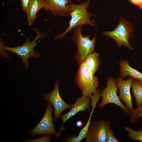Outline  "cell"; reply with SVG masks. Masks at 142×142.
<instances>
[{
  "instance_id": "22",
  "label": "cell",
  "mask_w": 142,
  "mask_h": 142,
  "mask_svg": "<svg viewBox=\"0 0 142 142\" xmlns=\"http://www.w3.org/2000/svg\"><path fill=\"white\" fill-rule=\"evenodd\" d=\"M50 135L45 134L42 137L35 139L27 140L24 142H50Z\"/></svg>"
},
{
  "instance_id": "13",
  "label": "cell",
  "mask_w": 142,
  "mask_h": 142,
  "mask_svg": "<svg viewBox=\"0 0 142 142\" xmlns=\"http://www.w3.org/2000/svg\"><path fill=\"white\" fill-rule=\"evenodd\" d=\"M119 64L120 77L125 78L127 76H129L134 79L142 80V73L131 67L127 60L121 59Z\"/></svg>"
},
{
  "instance_id": "26",
  "label": "cell",
  "mask_w": 142,
  "mask_h": 142,
  "mask_svg": "<svg viewBox=\"0 0 142 142\" xmlns=\"http://www.w3.org/2000/svg\"><path fill=\"white\" fill-rule=\"evenodd\" d=\"M139 8L142 10V6L139 7Z\"/></svg>"
},
{
  "instance_id": "17",
  "label": "cell",
  "mask_w": 142,
  "mask_h": 142,
  "mask_svg": "<svg viewBox=\"0 0 142 142\" xmlns=\"http://www.w3.org/2000/svg\"><path fill=\"white\" fill-rule=\"evenodd\" d=\"M84 61L88 68L94 74L98 70L100 65L99 54L94 52L86 57Z\"/></svg>"
},
{
  "instance_id": "16",
  "label": "cell",
  "mask_w": 142,
  "mask_h": 142,
  "mask_svg": "<svg viewBox=\"0 0 142 142\" xmlns=\"http://www.w3.org/2000/svg\"><path fill=\"white\" fill-rule=\"evenodd\" d=\"M95 106H92V109L91 112L88 120L85 126L81 129L78 135L76 136L75 135L69 136L68 138L65 140L67 142H80L83 139L86 138L88 131L89 128L91 124V119L93 113Z\"/></svg>"
},
{
  "instance_id": "6",
  "label": "cell",
  "mask_w": 142,
  "mask_h": 142,
  "mask_svg": "<svg viewBox=\"0 0 142 142\" xmlns=\"http://www.w3.org/2000/svg\"><path fill=\"white\" fill-rule=\"evenodd\" d=\"M106 86L101 92L102 101L98 106L102 109L106 105L112 103L120 107L126 113L130 111L126 106L124 105L120 101L117 94L118 88L115 79L112 77L107 78Z\"/></svg>"
},
{
  "instance_id": "3",
  "label": "cell",
  "mask_w": 142,
  "mask_h": 142,
  "mask_svg": "<svg viewBox=\"0 0 142 142\" xmlns=\"http://www.w3.org/2000/svg\"><path fill=\"white\" fill-rule=\"evenodd\" d=\"M82 27V25H80L74 28L72 37V40L77 45V51L75 59L79 65L87 56L94 52L97 37L96 34L91 40L90 39V36L83 37L81 33Z\"/></svg>"
},
{
  "instance_id": "4",
  "label": "cell",
  "mask_w": 142,
  "mask_h": 142,
  "mask_svg": "<svg viewBox=\"0 0 142 142\" xmlns=\"http://www.w3.org/2000/svg\"><path fill=\"white\" fill-rule=\"evenodd\" d=\"M33 29L36 32L37 35L32 41H30L28 38L26 37V41L21 46L14 47H5L6 50L17 54L21 58L24 67L27 69L29 68V58L30 57L37 58L40 56V54L35 51L34 48L37 46V41L44 36L37 28L34 27Z\"/></svg>"
},
{
  "instance_id": "25",
  "label": "cell",
  "mask_w": 142,
  "mask_h": 142,
  "mask_svg": "<svg viewBox=\"0 0 142 142\" xmlns=\"http://www.w3.org/2000/svg\"><path fill=\"white\" fill-rule=\"evenodd\" d=\"M83 123L81 120L77 121L76 123V125L78 127H80L83 125Z\"/></svg>"
},
{
  "instance_id": "18",
  "label": "cell",
  "mask_w": 142,
  "mask_h": 142,
  "mask_svg": "<svg viewBox=\"0 0 142 142\" xmlns=\"http://www.w3.org/2000/svg\"><path fill=\"white\" fill-rule=\"evenodd\" d=\"M125 130L128 133L129 138L131 140L142 141V127L138 130H134L131 128L126 126Z\"/></svg>"
},
{
  "instance_id": "10",
  "label": "cell",
  "mask_w": 142,
  "mask_h": 142,
  "mask_svg": "<svg viewBox=\"0 0 142 142\" xmlns=\"http://www.w3.org/2000/svg\"><path fill=\"white\" fill-rule=\"evenodd\" d=\"M46 12H50L55 16H67L70 15V11L67 5L72 3V0H43Z\"/></svg>"
},
{
  "instance_id": "5",
  "label": "cell",
  "mask_w": 142,
  "mask_h": 142,
  "mask_svg": "<svg viewBox=\"0 0 142 142\" xmlns=\"http://www.w3.org/2000/svg\"><path fill=\"white\" fill-rule=\"evenodd\" d=\"M133 28L132 24L123 17L121 18L118 26L113 31H105L101 34L113 38L118 47L124 46L131 50L134 48L129 43V39L133 36Z\"/></svg>"
},
{
  "instance_id": "9",
  "label": "cell",
  "mask_w": 142,
  "mask_h": 142,
  "mask_svg": "<svg viewBox=\"0 0 142 142\" xmlns=\"http://www.w3.org/2000/svg\"><path fill=\"white\" fill-rule=\"evenodd\" d=\"M59 81L56 80L54 83V88L52 92L47 94L43 95V99L50 102L54 107V115L53 120L58 121L61 114L66 109H70L72 105L66 103L61 98L59 94Z\"/></svg>"
},
{
  "instance_id": "21",
  "label": "cell",
  "mask_w": 142,
  "mask_h": 142,
  "mask_svg": "<svg viewBox=\"0 0 142 142\" xmlns=\"http://www.w3.org/2000/svg\"><path fill=\"white\" fill-rule=\"evenodd\" d=\"M120 141L115 137L113 131L111 128L108 131L106 134V142H119Z\"/></svg>"
},
{
  "instance_id": "27",
  "label": "cell",
  "mask_w": 142,
  "mask_h": 142,
  "mask_svg": "<svg viewBox=\"0 0 142 142\" xmlns=\"http://www.w3.org/2000/svg\"><path fill=\"white\" fill-rule=\"evenodd\" d=\"M77 2H79L81 0H76Z\"/></svg>"
},
{
  "instance_id": "20",
  "label": "cell",
  "mask_w": 142,
  "mask_h": 142,
  "mask_svg": "<svg viewBox=\"0 0 142 142\" xmlns=\"http://www.w3.org/2000/svg\"><path fill=\"white\" fill-rule=\"evenodd\" d=\"M5 44L3 41V38L0 37V56L6 58H10L8 53L5 49Z\"/></svg>"
},
{
  "instance_id": "23",
  "label": "cell",
  "mask_w": 142,
  "mask_h": 142,
  "mask_svg": "<svg viewBox=\"0 0 142 142\" xmlns=\"http://www.w3.org/2000/svg\"><path fill=\"white\" fill-rule=\"evenodd\" d=\"M31 0H20L23 11L26 12Z\"/></svg>"
},
{
  "instance_id": "2",
  "label": "cell",
  "mask_w": 142,
  "mask_h": 142,
  "mask_svg": "<svg viewBox=\"0 0 142 142\" xmlns=\"http://www.w3.org/2000/svg\"><path fill=\"white\" fill-rule=\"evenodd\" d=\"M75 77V83L84 97L90 98L98 89V79L86 66L84 60L79 65Z\"/></svg>"
},
{
  "instance_id": "14",
  "label": "cell",
  "mask_w": 142,
  "mask_h": 142,
  "mask_svg": "<svg viewBox=\"0 0 142 142\" xmlns=\"http://www.w3.org/2000/svg\"><path fill=\"white\" fill-rule=\"evenodd\" d=\"M44 7L43 0H31L26 12L28 25L30 26L34 23L38 12Z\"/></svg>"
},
{
  "instance_id": "19",
  "label": "cell",
  "mask_w": 142,
  "mask_h": 142,
  "mask_svg": "<svg viewBox=\"0 0 142 142\" xmlns=\"http://www.w3.org/2000/svg\"><path fill=\"white\" fill-rule=\"evenodd\" d=\"M128 114L130 117L131 123L134 124L136 122L142 117V104L139 107L130 111Z\"/></svg>"
},
{
  "instance_id": "15",
  "label": "cell",
  "mask_w": 142,
  "mask_h": 142,
  "mask_svg": "<svg viewBox=\"0 0 142 142\" xmlns=\"http://www.w3.org/2000/svg\"><path fill=\"white\" fill-rule=\"evenodd\" d=\"M131 88L136 104V108L142 104V80L134 79Z\"/></svg>"
},
{
  "instance_id": "7",
  "label": "cell",
  "mask_w": 142,
  "mask_h": 142,
  "mask_svg": "<svg viewBox=\"0 0 142 142\" xmlns=\"http://www.w3.org/2000/svg\"><path fill=\"white\" fill-rule=\"evenodd\" d=\"M53 106L48 102L45 114L38 124L28 133L34 136L40 134H47L55 136L57 138L59 136L54 127L52 118Z\"/></svg>"
},
{
  "instance_id": "12",
  "label": "cell",
  "mask_w": 142,
  "mask_h": 142,
  "mask_svg": "<svg viewBox=\"0 0 142 142\" xmlns=\"http://www.w3.org/2000/svg\"><path fill=\"white\" fill-rule=\"evenodd\" d=\"M90 98L82 96L76 100L75 103L72 104L70 110L67 113L60 115V118L63 121L62 125L58 132L59 135L61 131L63 129V125L65 122L70 118L81 111H85L89 107Z\"/></svg>"
},
{
  "instance_id": "28",
  "label": "cell",
  "mask_w": 142,
  "mask_h": 142,
  "mask_svg": "<svg viewBox=\"0 0 142 142\" xmlns=\"http://www.w3.org/2000/svg\"><path fill=\"white\" fill-rule=\"evenodd\" d=\"M141 125L142 126V122L141 123Z\"/></svg>"
},
{
  "instance_id": "8",
  "label": "cell",
  "mask_w": 142,
  "mask_h": 142,
  "mask_svg": "<svg viewBox=\"0 0 142 142\" xmlns=\"http://www.w3.org/2000/svg\"><path fill=\"white\" fill-rule=\"evenodd\" d=\"M110 128L109 120H94L89 128L85 142H106L107 133Z\"/></svg>"
},
{
  "instance_id": "24",
  "label": "cell",
  "mask_w": 142,
  "mask_h": 142,
  "mask_svg": "<svg viewBox=\"0 0 142 142\" xmlns=\"http://www.w3.org/2000/svg\"><path fill=\"white\" fill-rule=\"evenodd\" d=\"M130 4L138 7L142 6V0H127Z\"/></svg>"
},
{
  "instance_id": "29",
  "label": "cell",
  "mask_w": 142,
  "mask_h": 142,
  "mask_svg": "<svg viewBox=\"0 0 142 142\" xmlns=\"http://www.w3.org/2000/svg\"><path fill=\"white\" fill-rule=\"evenodd\" d=\"M9 0L11 1V0Z\"/></svg>"
},
{
  "instance_id": "1",
  "label": "cell",
  "mask_w": 142,
  "mask_h": 142,
  "mask_svg": "<svg viewBox=\"0 0 142 142\" xmlns=\"http://www.w3.org/2000/svg\"><path fill=\"white\" fill-rule=\"evenodd\" d=\"M90 2V0H87L78 4L72 3L67 5L70 10V15L71 16L69 23V26L64 32L55 37L54 38V39H63L67 34L79 25L89 24L93 27L96 26V24L94 20L90 19V18L93 16V14L87 11Z\"/></svg>"
},
{
  "instance_id": "11",
  "label": "cell",
  "mask_w": 142,
  "mask_h": 142,
  "mask_svg": "<svg viewBox=\"0 0 142 142\" xmlns=\"http://www.w3.org/2000/svg\"><path fill=\"white\" fill-rule=\"evenodd\" d=\"M134 78L129 77L126 80H124L121 77H118L115 79L117 87L119 90L118 97L124 102L130 111L133 110L132 98L130 90Z\"/></svg>"
}]
</instances>
